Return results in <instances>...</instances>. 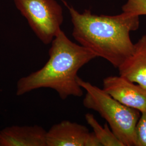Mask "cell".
<instances>
[{"label":"cell","mask_w":146,"mask_h":146,"mask_svg":"<svg viewBox=\"0 0 146 146\" xmlns=\"http://www.w3.org/2000/svg\"><path fill=\"white\" fill-rule=\"evenodd\" d=\"M63 2L71 16L74 39L118 68L133 52L130 33L139 28V16L123 11L116 15H98L87 9L81 13Z\"/></svg>","instance_id":"6da1fadb"},{"label":"cell","mask_w":146,"mask_h":146,"mask_svg":"<svg viewBox=\"0 0 146 146\" xmlns=\"http://www.w3.org/2000/svg\"><path fill=\"white\" fill-rule=\"evenodd\" d=\"M51 44L46 63L17 81V96L40 88L52 89L62 100L83 95L82 88L78 83V71L98 57L88 49L72 41L62 30Z\"/></svg>","instance_id":"7a4b0ae2"},{"label":"cell","mask_w":146,"mask_h":146,"mask_svg":"<svg viewBox=\"0 0 146 146\" xmlns=\"http://www.w3.org/2000/svg\"><path fill=\"white\" fill-rule=\"evenodd\" d=\"M78 83L86 92L84 107L99 113L124 146H135V128L141 112L121 104L103 89L79 77Z\"/></svg>","instance_id":"3957f363"},{"label":"cell","mask_w":146,"mask_h":146,"mask_svg":"<svg viewBox=\"0 0 146 146\" xmlns=\"http://www.w3.org/2000/svg\"><path fill=\"white\" fill-rule=\"evenodd\" d=\"M16 7L44 44L51 43L61 30L62 7L56 0H14Z\"/></svg>","instance_id":"277c9868"},{"label":"cell","mask_w":146,"mask_h":146,"mask_svg":"<svg viewBox=\"0 0 146 146\" xmlns=\"http://www.w3.org/2000/svg\"><path fill=\"white\" fill-rule=\"evenodd\" d=\"M47 146H102L93 132L85 125L67 120L47 131Z\"/></svg>","instance_id":"5b68a950"},{"label":"cell","mask_w":146,"mask_h":146,"mask_svg":"<svg viewBox=\"0 0 146 146\" xmlns=\"http://www.w3.org/2000/svg\"><path fill=\"white\" fill-rule=\"evenodd\" d=\"M103 89L114 99L126 106L146 110V90L121 76H110L103 80Z\"/></svg>","instance_id":"8992f818"},{"label":"cell","mask_w":146,"mask_h":146,"mask_svg":"<svg viewBox=\"0 0 146 146\" xmlns=\"http://www.w3.org/2000/svg\"><path fill=\"white\" fill-rule=\"evenodd\" d=\"M47 131L40 125H12L0 131V146H47Z\"/></svg>","instance_id":"52a82bcc"},{"label":"cell","mask_w":146,"mask_h":146,"mask_svg":"<svg viewBox=\"0 0 146 146\" xmlns=\"http://www.w3.org/2000/svg\"><path fill=\"white\" fill-rule=\"evenodd\" d=\"M118 69L119 75L146 90V35L134 44L133 52Z\"/></svg>","instance_id":"ba28073f"},{"label":"cell","mask_w":146,"mask_h":146,"mask_svg":"<svg viewBox=\"0 0 146 146\" xmlns=\"http://www.w3.org/2000/svg\"><path fill=\"white\" fill-rule=\"evenodd\" d=\"M85 120L90 125L93 133L102 146H124L110 128L107 123L102 126L91 113L85 115Z\"/></svg>","instance_id":"9c48e42d"},{"label":"cell","mask_w":146,"mask_h":146,"mask_svg":"<svg viewBox=\"0 0 146 146\" xmlns=\"http://www.w3.org/2000/svg\"><path fill=\"white\" fill-rule=\"evenodd\" d=\"M135 146H146V110L141 112L136 125Z\"/></svg>","instance_id":"30bf717a"},{"label":"cell","mask_w":146,"mask_h":146,"mask_svg":"<svg viewBox=\"0 0 146 146\" xmlns=\"http://www.w3.org/2000/svg\"><path fill=\"white\" fill-rule=\"evenodd\" d=\"M122 10L131 15H146V0H127Z\"/></svg>","instance_id":"8fae6325"}]
</instances>
